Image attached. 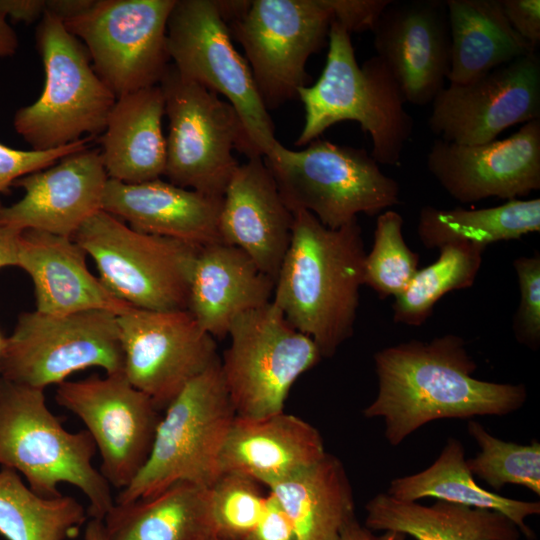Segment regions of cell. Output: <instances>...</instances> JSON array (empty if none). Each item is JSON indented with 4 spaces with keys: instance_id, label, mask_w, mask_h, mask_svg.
<instances>
[{
    "instance_id": "4",
    "label": "cell",
    "mask_w": 540,
    "mask_h": 540,
    "mask_svg": "<svg viewBox=\"0 0 540 540\" xmlns=\"http://www.w3.org/2000/svg\"><path fill=\"white\" fill-rule=\"evenodd\" d=\"M96 446L86 430L70 432L50 411L43 389L0 376V467L22 474L28 487L47 498L59 484L78 488L90 518L103 520L115 501L111 486L92 460Z\"/></svg>"
},
{
    "instance_id": "31",
    "label": "cell",
    "mask_w": 540,
    "mask_h": 540,
    "mask_svg": "<svg viewBox=\"0 0 540 540\" xmlns=\"http://www.w3.org/2000/svg\"><path fill=\"white\" fill-rule=\"evenodd\" d=\"M466 460L461 441L449 437L429 467L415 474L392 479L386 493L403 501L436 498L498 511L518 527L521 535L534 540L535 533L525 520L540 514V502L511 499L480 487L468 469Z\"/></svg>"
},
{
    "instance_id": "2",
    "label": "cell",
    "mask_w": 540,
    "mask_h": 540,
    "mask_svg": "<svg viewBox=\"0 0 540 540\" xmlns=\"http://www.w3.org/2000/svg\"><path fill=\"white\" fill-rule=\"evenodd\" d=\"M289 247L275 279L272 303L322 358L354 332L366 251L358 218L330 229L304 210L293 212Z\"/></svg>"
},
{
    "instance_id": "30",
    "label": "cell",
    "mask_w": 540,
    "mask_h": 540,
    "mask_svg": "<svg viewBox=\"0 0 540 540\" xmlns=\"http://www.w3.org/2000/svg\"><path fill=\"white\" fill-rule=\"evenodd\" d=\"M450 27V84L463 85L536 52L510 26L500 0H446Z\"/></svg>"
},
{
    "instance_id": "43",
    "label": "cell",
    "mask_w": 540,
    "mask_h": 540,
    "mask_svg": "<svg viewBox=\"0 0 540 540\" xmlns=\"http://www.w3.org/2000/svg\"><path fill=\"white\" fill-rule=\"evenodd\" d=\"M0 9L8 20L28 24L41 19L47 11V0H0Z\"/></svg>"
},
{
    "instance_id": "25",
    "label": "cell",
    "mask_w": 540,
    "mask_h": 540,
    "mask_svg": "<svg viewBox=\"0 0 540 540\" xmlns=\"http://www.w3.org/2000/svg\"><path fill=\"white\" fill-rule=\"evenodd\" d=\"M275 281L240 248L221 241L198 248L187 310L210 335H228L241 314L272 301Z\"/></svg>"
},
{
    "instance_id": "15",
    "label": "cell",
    "mask_w": 540,
    "mask_h": 540,
    "mask_svg": "<svg viewBox=\"0 0 540 540\" xmlns=\"http://www.w3.org/2000/svg\"><path fill=\"white\" fill-rule=\"evenodd\" d=\"M56 403L77 416L101 457L100 473L119 490L138 475L150 455L159 410L124 372L92 375L57 385Z\"/></svg>"
},
{
    "instance_id": "16",
    "label": "cell",
    "mask_w": 540,
    "mask_h": 540,
    "mask_svg": "<svg viewBox=\"0 0 540 540\" xmlns=\"http://www.w3.org/2000/svg\"><path fill=\"white\" fill-rule=\"evenodd\" d=\"M124 374L165 410L182 389L219 360L214 337L188 310L132 307L117 315Z\"/></svg>"
},
{
    "instance_id": "41",
    "label": "cell",
    "mask_w": 540,
    "mask_h": 540,
    "mask_svg": "<svg viewBox=\"0 0 540 540\" xmlns=\"http://www.w3.org/2000/svg\"><path fill=\"white\" fill-rule=\"evenodd\" d=\"M511 28L533 49L540 43V1L500 0Z\"/></svg>"
},
{
    "instance_id": "33",
    "label": "cell",
    "mask_w": 540,
    "mask_h": 540,
    "mask_svg": "<svg viewBox=\"0 0 540 540\" xmlns=\"http://www.w3.org/2000/svg\"><path fill=\"white\" fill-rule=\"evenodd\" d=\"M88 517L74 497L39 496L15 470L0 467V534L7 540H67Z\"/></svg>"
},
{
    "instance_id": "34",
    "label": "cell",
    "mask_w": 540,
    "mask_h": 540,
    "mask_svg": "<svg viewBox=\"0 0 540 540\" xmlns=\"http://www.w3.org/2000/svg\"><path fill=\"white\" fill-rule=\"evenodd\" d=\"M486 247L454 242L439 248L438 259L418 269L406 289L392 305L394 323L418 327L431 316L435 304L445 294L473 286Z\"/></svg>"
},
{
    "instance_id": "38",
    "label": "cell",
    "mask_w": 540,
    "mask_h": 540,
    "mask_svg": "<svg viewBox=\"0 0 540 540\" xmlns=\"http://www.w3.org/2000/svg\"><path fill=\"white\" fill-rule=\"evenodd\" d=\"M519 288V304L512 329L516 340L532 349L540 345V253L513 261Z\"/></svg>"
},
{
    "instance_id": "27",
    "label": "cell",
    "mask_w": 540,
    "mask_h": 540,
    "mask_svg": "<svg viewBox=\"0 0 540 540\" xmlns=\"http://www.w3.org/2000/svg\"><path fill=\"white\" fill-rule=\"evenodd\" d=\"M365 526L415 540H517L518 527L504 514L438 500L430 506L378 493L365 505Z\"/></svg>"
},
{
    "instance_id": "11",
    "label": "cell",
    "mask_w": 540,
    "mask_h": 540,
    "mask_svg": "<svg viewBox=\"0 0 540 540\" xmlns=\"http://www.w3.org/2000/svg\"><path fill=\"white\" fill-rule=\"evenodd\" d=\"M216 0H176L167 23L170 60L185 78L222 95L235 109L253 157L279 141L246 59L234 47Z\"/></svg>"
},
{
    "instance_id": "12",
    "label": "cell",
    "mask_w": 540,
    "mask_h": 540,
    "mask_svg": "<svg viewBox=\"0 0 540 540\" xmlns=\"http://www.w3.org/2000/svg\"><path fill=\"white\" fill-rule=\"evenodd\" d=\"M228 335L220 369L240 418L283 412L293 384L322 359L315 342L296 330L272 301L239 315Z\"/></svg>"
},
{
    "instance_id": "7",
    "label": "cell",
    "mask_w": 540,
    "mask_h": 540,
    "mask_svg": "<svg viewBox=\"0 0 540 540\" xmlns=\"http://www.w3.org/2000/svg\"><path fill=\"white\" fill-rule=\"evenodd\" d=\"M35 36L45 83L38 99L14 114L15 131L34 150L103 133L117 97L95 72L86 47L49 12L41 17Z\"/></svg>"
},
{
    "instance_id": "42",
    "label": "cell",
    "mask_w": 540,
    "mask_h": 540,
    "mask_svg": "<svg viewBox=\"0 0 540 540\" xmlns=\"http://www.w3.org/2000/svg\"><path fill=\"white\" fill-rule=\"evenodd\" d=\"M245 540H296L291 523L270 492L260 520Z\"/></svg>"
},
{
    "instance_id": "50",
    "label": "cell",
    "mask_w": 540,
    "mask_h": 540,
    "mask_svg": "<svg viewBox=\"0 0 540 540\" xmlns=\"http://www.w3.org/2000/svg\"><path fill=\"white\" fill-rule=\"evenodd\" d=\"M3 342H4V337L2 336V334L0 332V353H1L2 346H3Z\"/></svg>"
},
{
    "instance_id": "18",
    "label": "cell",
    "mask_w": 540,
    "mask_h": 540,
    "mask_svg": "<svg viewBox=\"0 0 540 540\" xmlns=\"http://www.w3.org/2000/svg\"><path fill=\"white\" fill-rule=\"evenodd\" d=\"M427 168L460 203L525 197L540 189V119L502 140L478 145L433 142Z\"/></svg>"
},
{
    "instance_id": "48",
    "label": "cell",
    "mask_w": 540,
    "mask_h": 540,
    "mask_svg": "<svg viewBox=\"0 0 540 540\" xmlns=\"http://www.w3.org/2000/svg\"><path fill=\"white\" fill-rule=\"evenodd\" d=\"M83 540H105L103 520L90 518L85 526Z\"/></svg>"
},
{
    "instance_id": "37",
    "label": "cell",
    "mask_w": 540,
    "mask_h": 540,
    "mask_svg": "<svg viewBox=\"0 0 540 540\" xmlns=\"http://www.w3.org/2000/svg\"><path fill=\"white\" fill-rule=\"evenodd\" d=\"M213 528L220 540H245L260 520L266 496L259 483L236 473L220 474L209 487Z\"/></svg>"
},
{
    "instance_id": "35",
    "label": "cell",
    "mask_w": 540,
    "mask_h": 540,
    "mask_svg": "<svg viewBox=\"0 0 540 540\" xmlns=\"http://www.w3.org/2000/svg\"><path fill=\"white\" fill-rule=\"evenodd\" d=\"M467 431L479 447L476 456L466 460L473 476L497 491L507 484H515L540 495L538 441L527 445L504 441L493 436L475 420L469 421Z\"/></svg>"
},
{
    "instance_id": "22",
    "label": "cell",
    "mask_w": 540,
    "mask_h": 540,
    "mask_svg": "<svg viewBox=\"0 0 540 540\" xmlns=\"http://www.w3.org/2000/svg\"><path fill=\"white\" fill-rule=\"evenodd\" d=\"M86 255L72 238L38 230L21 232L17 267L32 279L36 311L61 316L104 310L120 315L133 307L89 271Z\"/></svg>"
},
{
    "instance_id": "14",
    "label": "cell",
    "mask_w": 540,
    "mask_h": 540,
    "mask_svg": "<svg viewBox=\"0 0 540 540\" xmlns=\"http://www.w3.org/2000/svg\"><path fill=\"white\" fill-rule=\"evenodd\" d=\"M176 0H96L64 22L116 97L159 85L169 64L167 23Z\"/></svg>"
},
{
    "instance_id": "46",
    "label": "cell",
    "mask_w": 540,
    "mask_h": 540,
    "mask_svg": "<svg viewBox=\"0 0 540 540\" xmlns=\"http://www.w3.org/2000/svg\"><path fill=\"white\" fill-rule=\"evenodd\" d=\"M93 0H47V11L63 21L86 10Z\"/></svg>"
},
{
    "instance_id": "3",
    "label": "cell",
    "mask_w": 540,
    "mask_h": 540,
    "mask_svg": "<svg viewBox=\"0 0 540 540\" xmlns=\"http://www.w3.org/2000/svg\"><path fill=\"white\" fill-rule=\"evenodd\" d=\"M305 110L296 146L308 145L329 127L355 121L372 140L373 159L382 165L400 163L413 132V119L394 77L378 56L358 65L351 34L332 20L326 64L319 79L298 90Z\"/></svg>"
},
{
    "instance_id": "6",
    "label": "cell",
    "mask_w": 540,
    "mask_h": 540,
    "mask_svg": "<svg viewBox=\"0 0 540 540\" xmlns=\"http://www.w3.org/2000/svg\"><path fill=\"white\" fill-rule=\"evenodd\" d=\"M264 160L289 210L307 211L330 229L400 202L399 184L362 148L316 139L294 151L279 142Z\"/></svg>"
},
{
    "instance_id": "36",
    "label": "cell",
    "mask_w": 540,
    "mask_h": 540,
    "mask_svg": "<svg viewBox=\"0 0 540 540\" xmlns=\"http://www.w3.org/2000/svg\"><path fill=\"white\" fill-rule=\"evenodd\" d=\"M403 217L394 210L377 215L372 249L364 262V285L380 298L401 294L418 271L419 256L406 244Z\"/></svg>"
},
{
    "instance_id": "47",
    "label": "cell",
    "mask_w": 540,
    "mask_h": 540,
    "mask_svg": "<svg viewBox=\"0 0 540 540\" xmlns=\"http://www.w3.org/2000/svg\"><path fill=\"white\" fill-rule=\"evenodd\" d=\"M18 46L17 34L0 9V58L12 56L16 53Z\"/></svg>"
},
{
    "instance_id": "51",
    "label": "cell",
    "mask_w": 540,
    "mask_h": 540,
    "mask_svg": "<svg viewBox=\"0 0 540 540\" xmlns=\"http://www.w3.org/2000/svg\"><path fill=\"white\" fill-rule=\"evenodd\" d=\"M517 540H520V539H517Z\"/></svg>"
},
{
    "instance_id": "44",
    "label": "cell",
    "mask_w": 540,
    "mask_h": 540,
    "mask_svg": "<svg viewBox=\"0 0 540 540\" xmlns=\"http://www.w3.org/2000/svg\"><path fill=\"white\" fill-rule=\"evenodd\" d=\"M403 533L394 531H383L377 535L365 525H361L356 518L349 522L342 530L338 540H406Z\"/></svg>"
},
{
    "instance_id": "8",
    "label": "cell",
    "mask_w": 540,
    "mask_h": 540,
    "mask_svg": "<svg viewBox=\"0 0 540 540\" xmlns=\"http://www.w3.org/2000/svg\"><path fill=\"white\" fill-rule=\"evenodd\" d=\"M239 42L266 109L274 110L307 86L306 63L328 39L329 0L218 1Z\"/></svg>"
},
{
    "instance_id": "13",
    "label": "cell",
    "mask_w": 540,
    "mask_h": 540,
    "mask_svg": "<svg viewBox=\"0 0 540 540\" xmlns=\"http://www.w3.org/2000/svg\"><path fill=\"white\" fill-rule=\"evenodd\" d=\"M91 367L124 372L117 315L91 310L69 315L21 313L0 353V376L45 390Z\"/></svg>"
},
{
    "instance_id": "19",
    "label": "cell",
    "mask_w": 540,
    "mask_h": 540,
    "mask_svg": "<svg viewBox=\"0 0 540 540\" xmlns=\"http://www.w3.org/2000/svg\"><path fill=\"white\" fill-rule=\"evenodd\" d=\"M374 48L405 99L431 104L445 87L451 38L445 1H392L373 30Z\"/></svg>"
},
{
    "instance_id": "23",
    "label": "cell",
    "mask_w": 540,
    "mask_h": 540,
    "mask_svg": "<svg viewBox=\"0 0 540 540\" xmlns=\"http://www.w3.org/2000/svg\"><path fill=\"white\" fill-rule=\"evenodd\" d=\"M320 432L284 411L259 419L235 417L219 457V473H236L273 487L319 462Z\"/></svg>"
},
{
    "instance_id": "1",
    "label": "cell",
    "mask_w": 540,
    "mask_h": 540,
    "mask_svg": "<svg viewBox=\"0 0 540 540\" xmlns=\"http://www.w3.org/2000/svg\"><path fill=\"white\" fill-rule=\"evenodd\" d=\"M373 360L378 392L363 415L383 420L394 447L431 421L505 416L528 397L524 384L475 378L477 363L465 340L451 333L383 348Z\"/></svg>"
},
{
    "instance_id": "9",
    "label": "cell",
    "mask_w": 540,
    "mask_h": 540,
    "mask_svg": "<svg viewBox=\"0 0 540 540\" xmlns=\"http://www.w3.org/2000/svg\"><path fill=\"white\" fill-rule=\"evenodd\" d=\"M117 298L140 309L187 310L197 247L137 231L100 210L72 238Z\"/></svg>"
},
{
    "instance_id": "40",
    "label": "cell",
    "mask_w": 540,
    "mask_h": 540,
    "mask_svg": "<svg viewBox=\"0 0 540 540\" xmlns=\"http://www.w3.org/2000/svg\"><path fill=\"white\" fill-rule=\"evenodd\" d=\"M333 20L352 32L372 31L391 0H329Z\"/></svg>"
},
{
    "instance_id": "24",
    "label": "cell",
    "mask_w": 540,
    "mask_h": 540,
    "mask_svg": "<svg viewBox=\"0 0 540 540\" xmlns=\"http://www.w3.org/2000/svg\"><path fill=\"white\" fill-rule=\"evenodd\" d=\"M222 198L176 186L161 178L137 184L108 179L102 210L131 228L200 248L219 242Z\"/></svg>"
},
{
    "instance_id": "26",
    "label": "cell",
    "mask_w": 540,
    "mask_h": 540,
    "mask_svg": "<svg viewBox=\"0 0 540 540\" xmlns=\"http://www.w3.org/2000/svg\"><path fill=\"white\" fill-rule=\"evenodd\" d=\"M164 115L165 101L159 85L117 97L100 137L108 179L137 184L164 176Z\"/></svg>"
},
{
    "instance_id": "21",
    "label": "cell",
    "mask_w": 540,
    "mask_h": 540,
    "mask_svg": "<svg viewBox=\"0 0 540 540\" xmlns=\"http://www.w3.org/2000/svg\"><path fill=\"white\" fill-rule=\"evenodd\" d=\"M293 219L264 157L239 164L222 197L220 241L240 248L275 281L290 244Z\"/></svg>"
},
{
    "instance_id": "5",
    "label": "cell",
    "mask_w": 540,
    "mask_h": 540,
    "mask_svg": "<svg viewBox=\"0 0 540 540\" xmlns=\"http://www.w3.org/2000/svg\"><path fill=\"white\" fill-rule=\"evenodd\" d=\"M236 417L220 359L191 380L165 409L145 465L115 503L154 496L177 482L209 488Z\"/></svg>"
},
{
    "instance_id": "20",
    "label": "cell",
    "mask_w": 540,
    "mask_h": 540,
    "mask_svg": "<svg viewBox=\"0 0 540 540\" xmlns=\"http://www.w3.org/2000/svg\"><path fill=\"white\" fill-rule=\"evenodd\" d=\"M107 181L100 150L86 148L70 154L14 182L24 195L0 209V226L73 238L87 219L102 210Z\"/></svg>"
},
{
    "instance_id": "39",
    "label": "cell",
    "mask_w": 540,
    "mask_h": 540,
    "mask_svg": "<svg viewBox=\"0 0 540 540\" xmlns=\"http://www.w3.org/2000/svg\"><path fill=\"white\" fill-rule=\"evenodd\" d=\"M93 136L49 150H21L0 142V195L14 182L30 173L48 168L62 158L88 148ZM3 207L0 201V209Z\"/></svg>"
},
{
    "instance_id": "17",
    "label": "cell",
    "mask_w": 540,
    "mask_h": 540,
    "mask_svg": "<svg viewBox=\"0 0 540 540\" xmlns=\"http://www.w3.org/2000/svg\"><path fill=\"white\" fill-rule=\"evenodd\" d=\"M536 52L467 84L449 83L431 102V132L445 141L478 145L496 140L511 126L540 119V58Z\"/></svg>"
},
{
    "instance_id": "45",
    "label": "cell",
    "mask_w": 540,
    "mask_h": 540,
    "mask_svg": "<svg viewBox=\"0 0 540 540\" xmlns=\"http://www.w3.org/2000/svg\"><path fill=\"white\" fill-rule=\"evenodd\" d=\"M20 230L0 226V269L17 266Z\"/></svg>"
},
{
    "instance_id": "49",
    "label": "cell",
    "mask_w": 540,
    "mask_h": 540,
    "mask_svg": "<svg viewBox=\"0 0 540 540\" xmlns=\"http://www.w3.org/2000/svg\"><path fill=\"white\" fill-rule=\"evenodd\" d=\"M199 540H220V539L215 534H212Z\"/></svg>"
},
{
    "instance_id": "28",
    "label": "cell",
    "mask_w": 540,
    "mask_h": 540,
    "mask_svg": "<svg viewBox=\"0 0 540 540\" xmlns=\"http://www.w3.org/2000/svg\"><path fill=\"white\" fill-rule=\"evenodd\" d=\"M296 540H338L355 519L352 486L339 458L326 453L316 464L270 488Z\"/></svg>"
},
{
    "instance_id": "10",
    "label": "cell",
    "mask_w": 540,
    "mask_h": 540,
    "mask_svg": "<svg viewBox=\"0 0 540 540\" xmlns=\"http://www.w3.org/2000/svg\"><path fill=\"white\" fill-rule=\"evenodd\" d=\"M159 86L168 118L164 176L170 183L222 198L239 163L253 157L235 109L169 64Z\"/></svg>"
},
{
    "instance_id": "29",
    "label": "cell",
    "mask_w": 540,
    "mask_h": 540,
    "mask_svg": "<svg viewBox=\"0 0 540 540\" xmlns=\"http://www.w3.org/2000/svg\"><path fill=\"white\" fill-rule=\"evenodd\" d=\"M103 524L105 540H199L215 534L209 488L189 482H177L148 498L114 503Z\"/></svg>"
},
{
    "instance_id": "32",
    "label": "cell",
    "mask_w": 540,
    "mask_h": 540,
    "mask_svg": "<svg viewBox=\"0 0 540 540\" xmlns=\"http://www.w3.org/2000/svg\"><path fill=\"white\" fill-rule=\"evenodd\" d=\"M540 231V199H513L482 209H439L423 206L417 234L424 247L440 248L454 242L487 247L499 241L520 239Z\"/></svg>"
}]
</instances>
